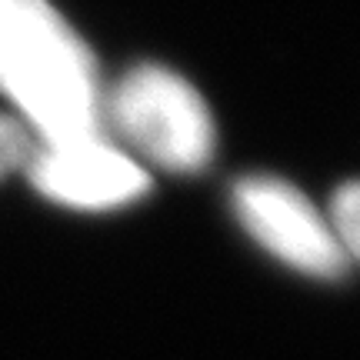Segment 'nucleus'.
Masks as SVG:
<instances>
[{"label": "nucleus", "instance_id": "nucleus-1", "mask_svg": "<svg viewBox=\"0 0 360 360\" xmlns=\"http://www.w3.org/2000/svg\"><path fill=\"white\" fill-rule=\"evenodd\" d=\"M0 90L44 143L101 141L94 60L47 0H0Z\"/></svg>", "mask_w": 360, "mask_h": 360}, {"label": "nucleus", "instance_id": "nucleus-2", "mask_svg": "<svg viewBox=\"0 0 360 360\" xmlns=\"http://www.w3.org/2000/svg\"><path fill=\"white\" fill-rule=\"evenodd\" d=\"M141 154L167 170H200L214 154V124L197 90L174 70L143 64L130 70L103 103Z\"/></svg>", "mask_w": 360, "mask_h": 360}, {"label": "nucleus", "instance_id": "nucleus-3", "mask_svg": "<svg viewBox=\"0 0 360 360\" xmlns=\"http://www.w3.org/2000/svg\"><path fill=\"white\" fill-rule=\"evenodd\" d=\"M237 217L274 257L317 277H340L347 270V250L334 231L307 204L304 193L274 177H250L233 191Z\"/></svg>", "mask_w": 360, "mask_h": 360}, {"label": "nucleus", "instance_id": "nucleus-4", "mask_svg": "<svg viewBox=\"0 0 360 360\" xmlns=\"http://www.w3.org/2000/svg\"><path fill=\"white\" fill-rule=\"evenodd\" d=\"M24 170L44 197L84 210L124 207L147 191V174L103 141L44 143Z\"/></svg>", "mask_w": 360, "mask_h": 360}, {"label": "nucleus", "instance_id": "nucleus-5", "mask_svg": "<svg viewBox=\"0 0 360 360\" xmlns=\"http://www.w3.org/2000/svg\"><path fill=\"white\" fill-rule=\"evenodd\" d=\"M357 220H360V191L357 184H344L334 193V237L347 250V257L357 254Z\"/></svg>", "mask_w": 360, "mask_h": 360}, {"label": "nucleus", "instance_id": "nucleus-6", "mask_svg": "<svg viewBox=\"0 0 360 360\" xmlns=\"http://www.w3.org/2000/svg\"><path fill=\"white\" fill-rule=\"evenodd\" d=\"M34 150V143H30V134H27L17 120L11 117H0V180L7 177L11 170L24 167L27 157Z\"/></svg>", "mask_w": 360, "mask_h": 360}]
</instances>
